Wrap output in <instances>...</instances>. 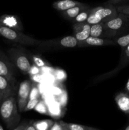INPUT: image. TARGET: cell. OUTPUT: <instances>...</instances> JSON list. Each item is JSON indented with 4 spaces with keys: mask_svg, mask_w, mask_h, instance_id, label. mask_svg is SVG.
<instances>
[{
    "mask_svg": "<svg viewBox=\"0 0 129 130\" xmlns=\"http://www.w3.org/2000/svg\"><path fill=\"white\" fill-rule=\"evenodd\" d=\"M49 130H64V129L59 121H56L52 125Z\"/></svg>",
    "mask_w": 129,
    "mask_h": 130,
    "instance_id": "29",
    "label": "cell"
},
{
    "mask_svg": "<svg viewBox=\"0 0 129 130\" xmlns=\"http://www.w3.org/2000/svg\"><path fill=\"white\" fill-rule=\"evenodd\" d=\"M34 110L37 112L40 113V114H47V115H49V110H48V107L46 105L44 102L42 100H41V99L39 100L38 104L35 107Z\"/></svg>",
    "mask_w": 129,
    "mask_h": 130,
    "instance_id": "23",
    "label": "cell"
},
{
    "mask_svg": "<svg viewBox=\"0 0 129 130\" xmlns=\"http://www.w3.org/2000/svg\"><path fill=\"white\" fill-rule=\"evenodd\" d=\"M129 1V0H108L106 1V3H111L113 4V5H122L123 3L126 2V1Z\"/></svg>",
    "mask_w": 129,
    "mask_h": 130,
    "instance_id": "30",
    "label": "cell"
},
{
    "mask_svg": "<svg viewBox=\"0 0 129 130\" xmlns=\"http://www.w3.org/2000/svg\"><path fill=\"white\" fill-rule=\"evenodd\" d=\"M104 23L111 34V38L129 30V17L121 13H118L115 17Z\"/></svg>",
    "mask_w": 129,
    "mask_h": 130,
    "instance_id": "5",
    "label": "cell"
},
{
    "mask_svg": "<svg viewBox=\"0 0 129 130\" xmlns=\"http://www.w3.org/2000/svg\"><path fill=\"white\" fill-rule=\"evenodd\" d=\"M125 130H129V123L126 126V127L125 128Z\"/></svg>",
    "mask_w": 129,
    "mask_h": 130,
    "instance_id": "32",
    "label": "cell"
},
{
    "mask_svg": "<svg viewBox=\"0 0 129 130\" xmlns=\"http://www.w3.org/2000/svg\"><path fill=\"white\" fill-rule=\"evenodd\" d=\"M30 59L34 62V64L36 65L39 67H44L45 66H48L46 61L44 60L42 58H40L39 56L35 55H31L30 56Z\"/></svg>",
    "mask_w": 129,
    "mask_h": 130,
    "instance_id": "24",
    "label": "cell"
},
{
    "mask_svg": "<svg viewBox=\"0 0 129 130\" xmlns=\"http://www.w3.org/2000/svg\"><path fill=\"white\" fill-rule=\"evenodd\" d=\"M0 118L8 129L14 130L20 123L16 95L10 96L0 103Z\"/></svg>",
    "mask_w": 129,
    "mask_h": 130,
    "instance_id": "1",
    "label": "cell"
},
{
    "mask_svg": "<svg viewBox=\"0 0 129 130\" xmlns=\"http://www.w3.org/2000/svg\"><path fill=\"white\" fill-rule=\"evenodd\" d=\"M39 68H40V67L37 66L36 65L32 64L31 67H30V71H29V74L31 76L39 74L40 73V69Z\"/></svg>",
    "mask_w": 129,
    "mask_h": 130,
    "instance_id": "28",
    "label": "cell"
},
{
    "mask_svg": "<svg viewBox=\"0 0 129 130\" xmlns=\"http://www.w3.org/2000/svg\"><path fill=\"white\" fill-rule=\"evenodd\" d=\"M54 123V121L51 119H43L34 121L33 125L36 130H49Z\"/></svg>",
    "mask_w": 129,
    "mask_h": 130,
    "instance_id": "20",
    "label": "cell"
},
{
    "mask_svg": "<svg viewBox=\"0 0 129 130\" xmlns=\"http://www.w3.org/2000/svg\"><path fill=\"white\" fill-rule=\"evenodd\" d=\"M0 24L7 27L22 32L24 30L22 24L20 19L16 16L3 15L0 17Z\"/></svg>",
    "mask_w": 129,
    "mask_h": 130,
    "instance_id": "13",
    "label": "cell"
},
{
    "mask_svg": "<svg viewBox=\"0 0 129 130\" xmlns=\"http://www.w3.org/2000/svg\"><path fill=\"white\" fill-rule=\"evenodd\" d=\"M32 84L29 80L22 81L20 84L17 92V105L20 112H24L25 106L29 100Z\"/></svg>",
    "mask_w": 129,
    "mask_h": 130,
    "instance_id": "8",
    "label": "cell"
},
{
    "mask_svg": "<svg viewBox=\"0 0 129 130\" xmlns=\"http://www.w3.org/2000/svg\"><path fill=\"white\" fill-rule=\"evenodd\" d=\"M125 91L126 93H127L129 95V78H128V79L127 83H126V86H125Z\"/></svg>",
    "mask_w": 129,
    "mask_h": 130,
    "instance_id": "31",
    "label": "cell"
},
{
    "mask_svg": "<svg viewBox=\"0 0 129 130\" xmlns=\"http://www.w3.org/2000/svg\"><path fill=\"white\" fill-rule=\"evenodd\" d=\"M73 36L78 40L82 41L90 36L91 25L85 22L74 23L73 25Z\"/></svg>",
    "mask_w": 129,
    "mask_h": 130,
    "instance_id": "12",
    "label": "cell"
},
{
    "mask_svg": "<svg viewBox=\"0 0 129 130\" xmlns=\"http://www.w3.org/2000/svg\"><path fill=\"white\" fill-rule=\"evenodd\" d=\"M33 123L34 121H23L19 123L14 130H36L33 125Z\"/></svg>",
    "mask_w": 129,
    "mask_h": 130,
    "instance_id": "22",
    "label": "cell"
},
{
    "mask_svg": "<svg viewBox=\"0 0 129 130\" xmlns=\"http://www.w3.org/2000/svg\"><path fill=\"white\" fill-rule=\"evenodd\" d=\"M7 55L16 69L23 74H29L32 63L29 55L20 48H10L6 50Z\"/></svg>",
    "mask_w": 129,
    "mask_h": 130,
    "instance_id": "3",
    "label": "cell"
},
{
    "mask_svg": "<svg viewBox=\"0 0 129 130\" xmlns=\"http://www.w3.org/2000/svg\"><path fill=\"white\" fill-rule=\"evenodd\" d=\"M40 100V98H38V99H29L27 104L26 106H25L24 112L29 111V110H32V109H34L35 107L36 106V105L38 104V102H39Z\"/></svg>",
    "mask_w": 129,
    "mask_h": 130,
    "instance_id": "25",
    "label": "cell"
},
{
    "mask_svg": "<svg viewBox=\"0 0 129 130\" xmlns=\"http://www.w3.org/2000/svg\"><path fill=\"white\" fill-rule=\"evenodd\" d=\"M91 8H89L86 9V10H83L81 13H80L77 17L74 18L72 21L73 23H81V22H85L87 21V19H88L89 16L91 13Z\"/></svg>",
    "mask_w": 129,
    "mask_h": 130,
    "instance_id": "21",
    "label": "cell"
},
{
    "mask_svg": "<svg viewBox=\"0 0 129 130\" xmlns=\"http://www.w3.org/2000/svg\"><path fill=\"white\" fill-rule=\"evenodd\" d=\"M118 14L116 6L106 2L103 5L91 8V13L86 22L90 25L105 22L115 17Z\"/></svg>",
    "mask_w": 129,
    "mask_h": 130,
    "instance_id": "2",
    "label": "cell"
},
{
    "mask_svg": "<svg viewBox=\"0 0 129 130\" xmlns=\"http://www.w3.org/2000/svg\"><path fill=\"white\" fill-rule=\"evenodd\" d=\"M116 43L113 38H99V37L89 36L85 40L79 41L78 48H87L92 46H114Z\"/></svg>",
    "mask_w": 129,
    "mask_h": 130,
    "instance_id": "9",
    "label": "cell"
},
{
    "mask_svg": "<svg viewBox=\"0 0 129 130\" xmlns=\"http://www.w3.org/2000/svg\"><path fill=\"white\" fill-rule=\"evenodd\" d=\"M89 8H90L89 5H86L85 3H82L81 5H78V6H75L74 7L65 10V11H61V13L67 19L72 20L75 17H77L80 13H81L83 10H86V9Z\"/></svg>",
    "mask_w": 129,
    "mask_h": 130,
    "instance_id": "17",
    "label": "cell"
},
{
    "mask_svg": "<svg viewBox=\"0 0 129 130\" xmlns=\"http://www.w3.org/2000/svg\"><path fill=\"white\" fill-rule=\"evenodd\" d=\"M3 129H4V128L2 126V125L0 124V130H3Z\"/></svg>",
    "mask_w": 129,
    "mask_h": 130,
    "instance_id": "33",
    "label": "cell"
},
{
    "mask_svg": "<svg viewBox=\"0 0 129 130\" xmlns=\"http://www.w3.org/2000/svg\"><path fill=\"white\" fill-rule=\"evenodd\" d=\"M0 36L8 40L27 46H40L42 41L31 38L21 31L15 30L0 24Z\"/></svg>",
    "mask_w": 129,
    "mask_h": 130,
    "instance_id": "4",
    "label": "cell"
},
{
    "mask_svg": "<svg viewBox=\"0 0 129 130\" xmlns=\"http://www.w3.org/2000/svg\"><path fill=\"white\" fill-rule=\"evenodd\" d=\"M78 41L73 36H67L57 39L42 41L39 46L46 48H73L78 47Z\"/></svg>",
    "mask_w": 129,
    "mask_h": 130,
    "instance_id": "6",
    "label": "cell"
},
{
    "mask_svg": "<svg viewBox=\"0 0 129 130\" xmlns=\"http://www.w3.org/2000/svg\"><path fill=\"white\" fill-rule=\"evenodd\" d=\"M129 64V44L126 46L125 48H122L121 49V57H120V60L119 62L118 65L117 67L114 70H113L111 72H108V73L104 75H102L101 77H99V78L98 79V80H99L101 79V80L102 79H105L106 78H109L110 77H112V76L116 75L119 71H121V69L124 68L125 67H126V66Z\"/></svg>",
    "mask_w": 129,
    "mask_h": 130,
    "instance_id": "11",
    "label": "cell"
},
{
    "mask_svg": "<svg viewBox=\"0 0 129 130\" xmlns=\"http://www.w3.org/2000/svg\"><path fill=\"white\" fill-rule=\"evenodd\" d=\"M16 67L7 55L0 50V76L6 77L10 81L16 83Z\"/></svg>",
    "mask_w": 129,
    "mask_h": 130,
    "instance_id": "7",
    "label": "cell"
},
{
    "mask_svg": "<svg viewBox=\"0 0 129 130\" xmlns=\"http://www.w3.org/2000/svg\"><path fill=\"white\" fill-rule=\"evenodd\" d=\"M40 98V93H39V88L36 85H32L31 90H30L29 99H34Z\"/></svg>",
    "mask_w": 129,
    "mask_h": 130,
    "instance_id": "26",
    "label": "cell"
},
{
    "mask_svg": "<svg viewBox=\"0 0 129 130\" xmlns=\"http://www.w3.org/2000/svg\"><path fill=\"white\" fill-rule=\"evenodd\" d=\"M118 13L125 14L129 17V4H123L116 6Z\"/></svg>",
    "mask_w": 129,
    "mask_h": 130,
    "instance_id": "27",
    "label": "cell"
},
{
    "mask_svg": "<svg viewBox=\"0 0 129 130\" xmlns=\"http://www.w3.org/2000/svg\"><path fill=\"white\" fill-rule=\"evenodd\" d=\"M90 36L94 37H99V38H111V34L109 32L104 22H100L91 25Z\"/></svg>",
    "mask_w": 129,
    "mask_h": 130,
    "instance_id": "14",
    "label": "cell"
},
{
    "mask_svg": "<svg viewBox=\"0 0 129 130\" xmlns=\"http://www.w3.org/2000/svg\"><path fill=\"white\" fill-rule=\"evenodd\" d=\"M16 83L0 76V103L10 96L16 95Z\"/></svg>",
    "mask_w": 129,
    "mask_h": 130,
    "instance_id": "10",
    "label": "cell"
},
{
    "mask_svg": "<svg viewBox=\"0 0 129 130\" xmlns=\"http://www.w3.org/2000/svg\"><path fill=\"white\" fill-rule=\"evenodd\" d=\"M119 109L125 114L129 115V95L124 92L118 93L115 98Z\"/></svg>",
    "mask_w": 129,
    "mask_h": 130,
    "instance_id": "15",
    "label": "cell"
},
{
    "mask_svg": "<svg viewBox=\"0 0 129 130\" xmlns=\"http://www.w3.org/2000/svg\"><path fill=\"white\" fill-rule=\"evenodd\" d=\"M60 124L63 126L64 130H99L97 128L89 127L82 124H75V123H68L63 121H59Z\"/></svg>",
    "mask_w": 129,
    "mask_h": 130,
    "instance_id": "18",
    "label": "cell"
},
{
    "mask_svg": "<svg viewBox=\"0 0 129 130\" xmlns=\"http://www.w3.org/2000/svg\"><path fill=\"white\" fill-rule=\"evenodd\" d=\"M82 3H83L75 0H58L53 3V6L58 11H63Z\"/></svg>",
    "mask_w": 129,
    "mask_h": 130,
    "instance_id": "16",
    "label": "cell"
},
{
    "mask_svg": "<svg viewBox=\"0 0 129 130\" xmlns=\"http://www.w3.org/2000/svg\"><path fill=\"white\" fill-rule=\"evenodd\" d=\"M116 45H118L122 48H125L129 44V30L122 34L117 36L113 38Z\"/></svg>",
    "mask_w": 129,
    "mask_h": 130,
    "instance_id": "19",
    "label": "cell"
}]
</instances>
